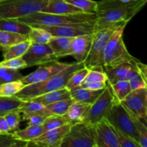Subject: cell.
Instances as JSON below:
<instances>
[{"label":"cell","mask_w":147,"mask_h":147,"mask_svg":"<svg viewBox=\"0 0 147 147\" xmlns=\"http://www.w3.org/2000/svg\"><path fill=\"white\" fill-rule=\"evenodd\" d=\"M146 3V0H139L131 4H120L106 0L98 1L93 32L109 27H126Z\"/></svg>","instance_id":"1"},{"label":"cell","mask_w":147,"mask_h":147,"mask_svg":"<svg viewBox=\"0 0 147 147\" xmlns=\"http://www.w3.org/2000/svg\"><path fill=\"white\" fill-rule=\"evenodd\" d=\"M84 66L83 63H70L68 66L52 77L38 83L25 86L15 95L21 100H27L40 95L65 87L72 75Z\"/></svg>","instance_id":"2"},{"label":"cell","mask_w":147,"mask_h":147,"mask_svg":"<svg viewBox=\"0 0 147 147\" xmlns=\"http://www.w3.org/2000/svg\"><path fill=\"white\" fill-rule=\"evenodd\" d=\"M19 21L31 26H59L65 24L95 23L96 14L79 13L75 14H57L38 11L28 16L17 18Z\"/></svg>","instance_id":"3"},{"label":"cell","mask_w":147,"mask_h":147,"mask_svg":"<svg viewBox=\"0 0 147 147\" xmlns=\"http://www.w3.org/2000/svg\"><path fill=\"white\" fill-rule=\"evenodd\" d=\"M125 27L116 29L108 40L103 51V67H114L135 58L128 51L123 40Z\"/></svg>","instance_id":"4"},{"label":"cell","mask_w":147,"mask_h":147,"mask_svg":"<svg viewBox=\"0 0 147 147\" xmlns=\"http://www.w3.org/2000/svg\"><path fill=\"white\" fill-rule=\"evenodd\" d=\"M47 0H1L0 19L19 18L43 11Z\"/></svg>","instance_id":"5"},{"label":"cell","mask_w":147,"mask_h":147,"mask_svg":"<svg viewBox=\"0 0 147 147\" xmlns=\"http://www.w3.org/2000/svg\"><path fill=\"white\" fill-rule=\"evenodd\" d=\"M116 29V27H109L93 32L90 50L83 61L85 67L89 70L104 71L103 51L105 46Z\"/></svg>","instance_id":"6"},{"label":"cell","mask_w":147,"mask_h":147,"mask_svg":"<svg viewBox=\"0 0 147 147\" xmlns=\"http://www.w3.org/2000/svg\"><path fill=\"white\" fill-rule=\"evenodd\" d=\"M60 147H96L94 126L86 122L72 125Z\"/></svg>","instance_id":"7"},{"label":"cell","mask_w":147,"mask_h":147,"mask_svg":"<svg viewBox=\"0 0 147 147\" xmlns=\"http://www.w3.org/2000/svg\"><path fill=\"white\" fill-rule=\"evenodd\" d=\"M117 100H119L115 96L111 86L107 82L106 86L102 93L90 106L84 122L90 125H95L99 121L106 118L113 104Z\"/></svg>","instance_id":"8"},{"label":"cell","mask_w":147,"mask_h":147,"mask_svg":"<svg viewBox=\"0 0 147 147\" xmlns=\"http://www.w3.org/2000/svg\"><path fill=\"white\" fill-rule=\"evenodd\" d=\"M106 119L113 128L129 135L138 142L139 135L131 116L119 100L113 104Z\"/></svg>","instance_id":"9"},{"label":"cell","mask_w":147,"mask_h":147,"mask_svg":"<svg viewBox=\"0 0 147 147\" xmlns=\"http://www.w3.org/2000/svg\"><path fill=\"white\" fill-rule=\"evenodd\" d=\"M133 114L146 121L147 117V88L132 90L120 101Z\"/></svg>","instance_id":"10"},{"label":"cell","mask_w":147,"mask_h":147,"mask_svg":"<svg viewBox=\"0 0 147 147\" xmlns=\"http://www.w3.org/2000/svg\"><path fill=\"white\" fill-rule=\"evenodd\" d=\"M22 57L28 67L58 60L47 44H31Z\"/></svg>","instance_id":"11"},{"label":"cell","mask_w":147,"mask_h":147,"mask_svg":"<svg viewBox=\"0 0 147 147\" xmlns=\"http://www.w3.org/2000/svg\"><path fill=\"white\" fill-rule=\"evenodd\" d=\"M69 64L70 63H61L55 60L40 65V67L34 72L26 76H23L21 81L25 86L43 81L63 70L68 66Z\"/></svg>","instance_id":"12"},{"label":"cell","mask_w":147,"mask_h":147,"mask_svg":"<svg viewBox=\"0 0 147 147\" xmlns=\"http://www.w3.org/2000/svg\"><path fill=\"white\" fill-rule=\"evenodd\" d=\"M94 23L65 24L59 26H32L45 29L53 37H75L84 34H93ZM31 27V26H30Z\"/></svg>","instance_id":"13"},{"label":"cell","mask_w":147,"mask_h":147,"mask_svg":"<svg viewBox=\"0 0 147 147\" xmlns=\"http://www.w3.org/2000/svg\"><path fill=\"white\" fill-rule=\"evenodd\" d=\"M70 126V124L67 123L60 127L46 131L38 137L29 142L27 146L60 147L62 141L69 131Z\"/></svg>","instance_id":"14"},{"label":"cell","mask_w":147,"mask_h":147,"mask_svg":"<svg viewBox=\"0 0 147 147\" xmlns=\"http://www.w3.org/2000/svg\"><path fill=\"white\" fill-rule=\"evenodd\" d=\"M93 126L96 147H120L111 125L106 118Z\"/></svg>","instance_id":"15"},{"label":"cell","mask_w":147,"mask_h":147,"mask_svg":"<svg viewBox=\"0 0 147 147\" xmlns=\"http://www.w3.org/2000/svg\"><path fill=\"white\" fill-rule=\"evenodd\" d=\"M93 40V34L78 36L73 38L71 44V55L78 63H83Z\"/></svg>","instance_id":"16"},{"label":"cell","mask_w":147,"mask_h":147,"mask_svg":"<svg viewBox=\"0 0 147 147\" xmlns=\"http://www.w3.org/2000/svg\"><path fill=\"white\" fill-rule=\"evenodd\" d=\"M91 105L88 103L74 101L70 106L67 111L63 115V117L70 126L76 123L84 122L88 116Z\"/></svg>","instance_id":"17"},{"label":"cell","mask_w":147,"mask_h":147,"mask_svg":"<svg viewBox=\"0 0 147 147\" xmlns=\"http://www.w3.org/2000/svg\"><path fill=\"white\" fill-rule=\"evenodd\" d=\"M74 37H53L47 45L53 50L55 56L60 57L71 55V44Z\"/></svg>","instance_id":"18"},{"label":"cell","mask_w":147,"mask_h":147,"mask_svg":"<svg viewBox=\"0 0 147 147\" xmlns=\"http://www.w3.org/2000/svg\"><path fill=\"white\" fill-rule=\"evenodd\" d=\"M44 12L57 14H75L83 11L65 0H47Z\"/></svg>","instance_id":"19"},{"label":"cell","mask_w":147,"mask_h":147,"mask_svg":"<svg viewBox=\"0 0 147 147\" xmlns=\"http://www.w3.org/2000/svg\"><path fill=\"white\" fill-rule=\"evenodd\" d=\"M70 98H71L70 90L66 87H64L58 89V90L48 92V93L40 95L38 96H36V97L27 99V100L40 103L43 106H47L50 103L64 100V99Z\"/></svg>","instance_id":"20"},{"label":"cell","mask_w":147,"mask_h":147,"mask_svg":"<svg viewBox=\"0 0 147 147\" xmlns=\"http://www.w3.org/2000/svg\"><path fill=\"white\" fill-rule=\"evenodd\" d=\"M131 67V63H122L114 67H105L104 72L107 77V82L113 85L121 80H127V76Z\"/></svg>","instance_id":"21"},{"label":"cell","mask_w":147,"mask_h":147,"mask_svg":"<svg viewBox=\"0 0 147 147\" xmlns=\"http://www.w3.org/2000/svg\"><path fill=\"white\" fill-rule=\"evenodd\" d=\"M19 111L22 113L24 121H26L29 116L35 114H42L46 116H52L51 113L45 106L29 100H22Z\"/></svg>","instance_id":"22"},{"label":"cell","mask_w":147,"mask_h":147,"mask_svg":"<svg viewBox=\"0 0 147 147\" xmlns=\"http://www.w3.org/2000/svg\"><path fill=\"white\" fill-rule=\"evenodd\" d=\"M103 90H92L85 88L83 87H79L70 90V96L74 100V101L80 102L88 104H93L95 100L98 98Z\"/></svg>","instance_id":"23"},{"label":"cell","mask_w":147,"mask_h":147,"mask_svg":"<svg viewBox=\"0 0 147 147\" xmlns=\"http://www.w3.org/2000/svg\"><path fill=\"white\" fill-rule=\"evenodd\" d=\"M31 27L17 18L0 19V30L27 35Z\"/></svg>","instance_id":"24"},{"label":"cell","mask_w":147,"mask_h":147,"mask_svg":"<svg viewBox=\"0 0 147 147\" xmlns=\"http://www.w3.org/2000/svg\"><path fill=\"white\" fill-rule=\"evenodd\" d=\"M44 132L43 127L42 125L40 126H28L27 128L22 130L14 131L11 133L13 138L17 140L23 141V142H30L33 139L38 137L40 135Z\"/></svg>","instance_id":"25"},{"label":"cell","mask_w":147,"mask_h":147,"mask_svg":"<svg viewBox=\"0 0 147 147\" xmlns=\"http://www.w3.org/2000/svg\"><path fill=\"white\" fill-rule=\"evenodd\" d=\"M27 39V35L0 30V50L4 52L14 45Z\"/></svg>","instance_id":"26"},{"label":"cell","mask_w":147,"mask_h":147,"mask_svg":"<svg viewBox=\"0 0 147 147\" xmlns=\"http://www.w3.org/2000/svg\"><path fill=\"white\" fill-rule=\"evenodd\" d=\"M31 42L29 39L24 40L22 42L14 45L9 48L3 53L4 60H9V59L16 58V57H22L23 55L28 50L29 47L31 45Z\"/></svg>","instance_id":"27"},{"label":"cell","mask_w":147,"mask_h":147,"mask_svg":"<svg viewBox=\"0 0 147 147\" xmlns=\"http://www.w3.org/2000/svg\"><path fill=\"white\" fill-rule=\"evenodd\" d=\"M27 37L32 44H47L53 36L42 27H31Z\"/></svg>","instance_id":"28"},{"label":"cell","mask_w":147,"mask_h":147,"mask_svg":"<svg viewBox=\"0 0 147 147\" xmlns=\"http://www.w3.org/2000/svg\"><path fill=\"white\" fill-rule=\"evenodd\" d=\"M22 100L15 96L12 97H2L0 96V116H3L13 111H17L20 109Z\"/></svg>","instance_id":"29"},{"label":"cell","mask_w":147,"mask_h":147,"mask_svg":"<svg viewBox=\"0 0 147 147\" xmlns=\"http://www.w3.org/2000/svg\"><path fill=\"white\" fill-rule=\"evenodd\" d=\"M25 85L21 80L8 82L0 85V96L2 97H12L22 90Z\"/></svg>","instance_id":"30"},{"label":"cell","mask_w":147,"mask_h":147,"mask_svg":"<svg viewBox=\"0 0 147 147\" xmlns=\"http://www.w3.org/2000/svg\"><path fill=\"white\" fill-rule=\"evenodd\" d=\"M127 80L130 84L131 90L147 88V81L144 79L136 67L131 63V67L127 76Z\"/></svg>","instance_id":"31"},{"label":"cell","mask_w":147,"mask_h":147,"mask_svg":"<svg viewBox=\"0 0 147 147\" xmlns=\"http://www.w3.org/2000/svg\"><path fill=\"white\" fill-rule=\"evenodd\" d=\"M73 102H74V100L72 98H70L64 99V100L50 103V104L47 105L45 106L48 109L49 111L51 113L52 115L63 116L67 111L68 109Z\"/></svg>","instance_id":"32"},{"label":"cell","mask_w":147,"mask_h":147,"mask_svg":"<svg viewBox=\"0 0 147 147\" xmlns=\"http://www.w3.org/2000/svg\"><path fill=\"white\" fill-rule=\"evenodd\" d=\"M89 70H90L88 69L86 67H85V66L76 70L72 75L71 77L70 78L65 87L70 90L77 87H79L81 85V83L84 81Z\"/></svg>","instance_id":"33"},{"label":"cell","mask_w":147,"mask_h":147,"mask_svg":"<svg viewBox=\"0 0 147 147\" xmlns=\"http://www.w3.org/2000/svg\"><path fill=\"white\" fill-rule=\"evenodd\" d=\"M65 1L80 9L84 13L96 14L97 11L98 1L93 0H65Z\"/></svg>","instance_id":"34"},{"label":"cell","mask_w":147,"mask_h":147,"mask_svg":"<svg viewBox=\"0 0 147 147\" xmlns=\"http://www.w3.org/2000/svg\"><path fill=\"white\" fill-rule=\"evenodd\" d=\"M23 76H22L18 70L0 66V85L8 82L21 80Z\"/></svg>","instance_id":"35"},{"label":"cell","mask_w":147,"mask_h":147,"mask_svg":"<svg viewBox=\"0 0 147 147\" xmlns=\"http://www.w3.org/2000/svg\"><path fill=\"white\" fill-rule=\"evenodd\" d=\"M111 86L115 96H116L119 101L123 100L126 96L132 90L130 84L127 80H121Z\"/></svg>","instance_id":"36"},{"label":"cell","mask_w":147,"mask_h":147,"mask_svg":"<svg viewBox=\"0 0 147 147\" xmlns=\"http://www.w3.org/2000/svg\"><path fill=\"white\" fill-rule=\"evenodd\" d=\"M67 124V121L63 117V116H59V115H52L48 116L43 124L42 125L43 127L44 132L46 131L51 130V129H56V128L60 127L63 125Z\"/></svg>","instance_id":"37"},{"label":"cell","mask_w":147,"mask_h":147,"mask_svg":"<svg viewBox=\"0 0 147 147\" xmlns=\"http://www.w3.org/2000/svg\"><path fill=\"white\" fill-rule=\"evenodd\" d=\"M28 146V142L13 138L11 133L0 134V147H22Z\"/></svg>","instance_id":"38"},{"label":"cell","mask_w":147,"mask_h":147,"mask_svg":"<svg viewBox=\"0 0 147 147\" xmlns=\"http://www.w3.org/2000/svg\"><path fill=\"white\" fill-rule=\"evenodd\" d=\"M112 129L116 134L118 142L120 144V147H140L138 142H136L133 138L129 136V135L115 129L113 126H112Z\"/></svg>","instance_id":"39"},{"label":"cell","mask_w":147,"mask_h":147,"mask_svg":"<svg viewBox=\"0 0 147 147\" xmlns=\"http://www.w3.org/2000/svg\"><path fill=\"white\" fill-rule=\"evenodd\" d=\"M4 116L11 129V131H14L19 129L21 121V113L20 111H13L7 113Z\"/></svg>","instance_id":"40"},{"label":"cell","mask_w":147,"mask_h":147,"mask_svg":"<svg viewBox=\"0 0 147 147\" xmlns=\"http://www.w3.org/2000/svg\"><path fill=\"white\" fill-rule=\"evenodd\" d=\"M0 66L14 69V70H20L28 67L26 62L23 60L22 57H16V58L4 60L0 62Z\"/></svg>","instance_id":"41"},{"label":"cell","mask_w":147,"mask_h":147,"mask_svg":"<svg viewBox=\"0 0 147 147\" xmlns=\"http://www.w3.org/2000/svg\"><path fill=\"white\" fill-rule=\"evenodd\" d=\"M84 81L107 82V77L104 71L98 70H90Z\"/></svg>","instance_id":"42"},{"label":"cell","mask_w":147,"mask_h":147,"mask_svg":"<svg viewBox=\"0 0 147 147\" xmlns=\"http://www.w3.org/2000/svg\"><path fill=\"white\" fill-rule=\"evenodd\" d=\"M107 82H90V81H83L80 85V87L89 89L92 90H103L106 86Z\"/></svg>","instance_id":"43"},{"label":"cell","mask_w":147,"mask_h":147,"mask_svg":"<svg viewBox=\"0 0 147 147\" xmlns=\"http://www.w3.org/2000/svg\"><path fill=\"white\" fill-rule=\"evenodd\" d=\"M47 117H48V116L42 114H35L29 116L26 119V121H27L28 126H40V125L43 124Z\"/></svg>","instance_id":"44"},{"label":"cell","mask_w":147,"mask_h":147,"mask_svg":"<svg viewBox=\"0 0 147 147\" xmlns=\"http://www.w3.org/2000/svg\"><path fill=\"white\" fill-rule=\"evenodd\" d=\"M131 63L136 67V69L138 70V71L139 72L141 75H142V77L144 78L146 81H147V66L144 63H142V62L139 61L137 59L134 58L132 60Z\"/></svg>","instance_id":"45"},{"label":"cell","mask_w":147,"mask_h":147,"mask_svg":"<svg viewBox=\"0 0 147 147\" xmlns=\"http://www.w3.org/2000/svg\"><path fill=\"white\" fill-rule=\"evenodd\" d=\"M10 132L11 129L4 116H0V134H9Z\"/></svg>","instance_id":"46"},{"label":"cell","mask_w":147,"mask_h":147,"mask_svg":"<svg viewBox=\"0 0 147 147\" xmlns=\"http://www.w3.org/2000/svg\"><path fill=\"white\" fill-rule=\"evenodd\" d=\"M106 1H111V2L117 3L120 4H131L136 1H139V0H106ZM147 1V0H146Z\"/></svg>","instance_id":"47"},{"label":"cell","mask_w":147,"mask_h":147,"mask_svg":"<svg viewBox=\"0 0 147 147\" xmlns=\"http://www.w3.org/2000/svg\"><path fill=\"white\" fill-rule=\"evenodd\" d=\"M1 0H0V2H1Z\"/></svg>","instance_id":"48"}]
</instances>
